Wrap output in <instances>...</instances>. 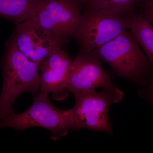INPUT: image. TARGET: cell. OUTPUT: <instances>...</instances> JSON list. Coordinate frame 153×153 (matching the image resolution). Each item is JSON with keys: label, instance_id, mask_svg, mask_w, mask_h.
<instances>
[{"label": "cell", "instance_id": "7a4b0ae2", "mask_svg": "<svg viewBox=\"0 0 153 153\" xmlns=\"http://www.w3.org/2000/svg\"><path fill=\"white\" fill-rule=\"evenodd\" d=\"M117 76L141 87L149 84L152 67L131 31L124 30L114 39L92 51Z\"/></svg>", "mask_w": 153, "mask_h": 153}, {"label": "cell", "instance_id": "277c9868", "mask_svg": "<svg viewBox=\"0 0 153 153\" xmlns=\"http://www.w3.org/2000/svg\"><path fill=\"white\" fill-rule=\"evenodd\" d=\"M129 29L126 17L87 6L73 38L79 45V51L88 53Z\"/></svg>", "mask_w": 153, "mask_h": 153}, {"label": "cell", "instance_id": "5b68a950", "mask_svg": "<svg viewBox=\"0 0 153 153\" xmlns=\"http://www.w3.org/2000/svg\"><path fill=\"white\" fill-rule=\"evenodd\" d=\"M75 105L72 108L74 130L82 128L113 134L112 127L108 117L111 105L122 100L123 94L116 87L82 91L74 94Z\"/></svg>", "mask_w": 153, "mask_h": 153}, {"label": "cell", "instance_id": "8992f818", "mask_svg": "<svg viewBox=\"0 0 153 153\" xmlns=\"http://www.w3.org/2000/svg\"><path fill=\"white\" fill-rule=\"evenodd\" d=\"M85 0H41L32 17L42 30L67 44L82 17Z\"/></svg>", "mask_w": 153, "mask_h": 153}, {"label": "cell", "instance_id": "5bb4252c", "mask_svg": "<svg viewBox=\"0 0 153 153\" xmlns=\"http://www.w3.org/2000/svg\"><path fill=\"white\" fill-rule=\"evenodd\" d=\"M147 87L144 89H140L139 94L141 97L146 98L150 103L153 105V70L150 73L149 81Z\"/></svg>", "mask_w": 153, "mask_h": 153}, {"label": "cell", "instance_id": "4fadbf2b", "mask_svg": "<svg viewBox=\"0 0 153 153\" xmlns=\"http://www.w3.org/2000/svg\"><path fill=\"white\" fill-rule=\"evenodd\" d=\"M139 5L140 14L153 26V0H142Z\"/></svg>", "mask_w": 153, "mask_h": 153}, {"label": "cell", "instance_id": "6da1fadb", "mask_svg": "<svg viewBox=\"0 0 153 153\" xmlns=\"http://www.w3.org/2000/svg\"><path fill=\"white\" fill-rule=\"evenodd\" d=\"M0 67L3 84L0 95V120L15 113L14 102L20 94L30 92L35 96L39 89L38 65L22 53L8 39Z\"/></svg>", "mask_w": 153, "mask_h": 153}, {"label": "cell", "instance_id": "52a82bcc", "mask_svg": "<svg viewBox=\"0 0 153 153\" xmlns=\"http://www.w3.org/2000/svg\"><path fill=\"white\" fill-rule=\"evenodd\" d=\"M109 74L101 66L100 60L93 53L78 51L73 60L66 90L74 94L96 90L99 88H115Z\"/></svg>", "mask_w": 153, "mask_h": 153}, {"label": "cell", "instance_id": "30bf717a", "mask_svg": "<svg viewBox=\"0 0 153 153\" xmlns=\"http://www.w3.org/2000/svg\"><path fill=\"white\" fill-rule=\"evenodd\" d=\"M41 0H0V17L16 25L34 16Z\"/></svg>", "mask_w": 153, "mask_h": 153}, {"label": "cell", "instance_id": "ba28073f", "mask_svg": "<svg viewBox=\"0 0 153 153\" xmlns=\"http://www.w3.org/2000/svg\"><path fill=\"white\" fill-rule=\"evenodd\" d=\"M9 39L22 53L38 65L55 49L66 45L44 32L33 18L16 25Z\"/></svg>", "mask_w": 153, "mask_h": 153}, {"label": "cell", "instance_id": "8fae6325", "mask_svg": "<svg viewBox=\"0 0 153 153\" xmlns=\"http://www.w3.org/2000/svg\"><path fill=\"white\" fill-rule=\"evenodd\" d=\"M129 29L144 51L153 70V26L140 14L126 16Z\"/></svg>", "mask_w": 153, "mask_h": 153}, {"label": "cell", "instance_id": "3957f363", "mask_svg": "<svg viewBox=\"0 0 153 153\" xmlns=\"http://www.w3.org/2000/svg\"><path fill=\"white\" fill-rule=\"evenodd\" d=\"M49 94L40 92L25 112L15 113L0 120V128H11L22 131L37 127L49 130L54 140L65 136L69 130H74L72 108L65 110L57 108L49 100Z\"/></svg>", "mask_w": 153, "mask_h": 153}, {"label": "cell", "instance_id": "7c38bea8", "mask_svg": "<svg viewBox=\"0 0 153 153\" xmlns=\"http://www.w3.org/2000/svg\"><path fill=\"white\" fill-rule=\"evenodd\" d=\"M142 0H85L88 7L104 9L124 16L136 13L135 8Z\"/></svg>", "mask_w": 153, "mask_h": 153}, {"label": "cell", "instance_id": "9c48e42d", "mask_svg": "<svg viewBox=\"0 0 153 153\" xmlns=\"http://www.w3.org/2000/svg\"><path fill=\"white\" fill-rule=\"evenodd\" d=\"M73 60L63 48L52 52L38 65L40 92L52 93L57 101L66 99L69 92L66 86Z\"/></svg>", "mask_w": 153, "mask_h": 153}]
</instances>
